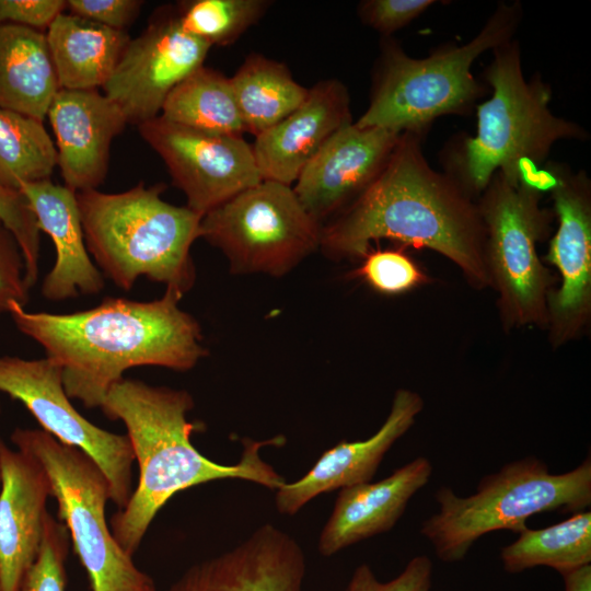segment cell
Here are the masks:
<instances>
[{
	"label": "cell",
	"instance_id": "obj_1",
	"mask_svg": "<svg viewBox=\"0 0 591 591\" xmlns=\"http://www.w3.org/2000/svg\"><path fill=\"white\" fill-rule=\"evenodd\" d=\"M182 297L166 288L153 301L106 298L95 308L66 314L30 312L12 301L8 313L60 366L68 397L96 408L130 368L188 371L207 357L201 327L179 308Z\"/></svg>",
	"mask_w": 591,
	"mask_h": 591
},
{
	"label": "cell",
	"instance_id": "obj_2",
	"mask_svg": "<svg viewBox=\"0 0 591 591\" xmlns=\"http://www.w3.org/2000/svg\"><path fill=\"white\" fill-rule=\"evenodd\" d=\"M421 137L401 135L375 179L321 230L331 259H361L372 241L430 248L453 262L472 287L490 286L477 204L448 173L427 162Z\"/></svg>",
	"mask_w": 591,
	"mask_h": 591
},
{
	"label": "cell",
	"instance_id": "obj_3",
	"mask_svg": "<svg viewBox=\"0 0 591 591\" xmlns=\"http://www.w3.org/2000/svg\"><path fill=\"white\" fill-rule=\"evenodd\" d=\"M100 408L108 419L125 425L139 467L137 487L108 522L114 538L131 557L158 512L179 491L225 478L271 490L286 483L259 454L264 445H277L280 437L245 443L235 464H220L201 454L190 440L198 426L187 420L194 399L185 390L124 378L109 389Z\"/></svg>",
	"mask_w": 591,
	"mask_h": 591
},
{
	"label": "cell",
	"instance_id": "obj_4",
	"mask_svg": "<svg viewBox=\"0 0 591 591\" xmlns=\"http://www.w3.org/2000/svg\"><path fill=\"white\" fill-rule=\"evenodd\" d=\"M485 77L491 96L477 106V128L450 153L448 173L468 194H482L496 173L520 179L541 164L560 140H586L578 124L549 108L551 89L538 76L526 80L519 44L493 49Z\"/></svg>",
	"mask_w": 591,
	"mask_h": 591
},
{
	"label": "cell",
	"instance_id": "obj_5",
	"mask_svg": "<svg viewBox=\"0 0 591 591\" xmlns=\"http://www.w3.org/2000/svg\"><path fill=\"white\" fill-rule=\"evenodd\" d=\"M162 183L107 194L77 192L89 254L103 276L128 291L140 277L184 296L196 279L190 248L202 216L161 198Z\"/></svg>",
	"mask_w": 591,
	"mask_h": 591
},
{
	"label": "cell",
	"instance_id": "obj_6",
	"mask_svg": "<svg viewBox=\"0 0 591 591\" xmlns=\"http://www.w3.org/2000/svg\"><path fill=\"white\" fill-rule=\"evenodd\" d=\"M521 15L519 3H500L470 42L425 58L383 38L369 105L355 124L424 136L437 118L465 114L484 92L472 72L474 61L512 39Z\"/></svg>",
	"mask_w": 591,
	"mask_h": 591
},
{
	"label": "cell",
	"instance_id": "obj_7",
	"mask_svg": "<svg viewBox=\"0 0 591 591\" xmlns=\"http://www.w3.org/2000/svg\"><path fill=\"white\" fill-rule=\"evenodd\" d=\"M438 513L428 518L420 533L447 563L462 560L483 535L510 530L521 533L536 513L561 510L582 511L591 503V461L576 468L552 474L533 456L506 464L480 479L476 493L460 497L449 487L434 495Z\"/></svg>",
	"mask_w": 591,
	"mask_h": 591
},
{
	"label": "cell",
	"instance_id": "obj_8",
	"mask_svg": "<svg viewBox=\"0 0 591 591\" xmlns=\"http://www.w3.org/2000/svg\"><path fill=\"white\" fill-rule=\"evenodd\" d=\"M551 184L547 169L520 179L496 173L477 204L489 281L507 328L547 327L553 279L536 246L549 231L551 213L540 201Z\"/></svg>",
	"mask_w": 591,
	"mask_h": 591
},
{
	"label": "cell",
	"instance_id": "obj_9",
	"mask_svg": "<svg viewBox=\"0 0 591 591\" xmlns=\"http://www.w3.org/2000/svg\"><path fill=\"white\" fill-rule=\"evenodd\" d=\"M11 441L45 470L58 518L88 573L91 591H157L153 579L135 565L112 534L105 515L109 486L96 463L42 429L16 428Z\"/></svg>",
	"mask_w": 591,
	"mask_h": 591
},
{
	"label": "cell",
	"instance_id": "obj_10",
	"mask_svg": "<svg viewBox=\"0 0 591 591\" xmlns=\"http://www.w3.org/2000/svg\"><path fill=\"white\" fill-rule=\"evenodd\" d=\"M322 225L293 188L262 181L202 216L200 237L227 256L233 274L282 277L320 250Z\"/></svg>",
	"mask_w": 591,
	"mask_h": 591
},
{
	"label": "cell",
	"instance_id": "obj_11",
	"mask_svg": "<svg viewBox=\"0 0 591 591\" xmlns=\"http://www.w3.org/2000/svg\"><path fill=\"white\" fill-rule=\"evenodd\" d=\"M0 392L21 402L56 440L86 453L104 473L111 500L119 509L132 489L134 452L127 434L104 430L84 418L71 404L62 384V370L45 357L27 360L0 357Z\"/></svg>",
	"mask_w": 591,
	"mask_h": 591
},
{
	"label": "cell",
	"instance_id": "obj_12",
	"mask_svg": "<svg viewBox=\"0 0 591 591\" xmlns=\"http://www.w3.org/2000/svg\"><path fill=\"white\" fill-rule=\"evenodd\" d=\"M138 129L164 161L186 206L200 216L263 181L252 144L242 136L196 130L160 115Z\"/></svg>",
	"mask_w": 591,
	"mask_h": 591
},
{
	"label": "cell",
	"instance_id": "obj_13",
	"mask_svg": "<svg viewBox=\"0 0 591 591\" xmlns=\"http://www.w3.org/2000/svg\"><path fill=\"white\" fill-rule=\"evenodd\" d=\"M210 48L181 27L175 10H163L129 42L104 94L138 126L160 115L172 90L204 65Z\"/></svg>",
	"mask_w": 591,
	"mask_h": 591
},
{
	"label": "cell",
	"instance_id": "obj_14",
	"mask_svg": "<svg viewBox=\"0 0 591 591\" xmlns=\"http://www.w3.org/2000/svg\"><path fill=\"white\" fill-rule=\"evenodd\" d=\"M558 225L551 240L547 262L560 275V287L548 298L549 337L559 346L577 337L591 312V190L583 172L571 173L558 164L546 167Z\"/></svg>",
	"mask_w": 591,
	"mask_h": 591
},
{
	"label": "cell",
	"instance_id": "obj_15",
	"mask_svg": "<svg viewBox=\"0 0 591 591\" xmlns=\"http://www.w3.org/2000/svg\"><path fill=\"white\" fill-rule=\"evenodd\" d=\"M402 134L355 121L337 130L304 166L292 187L321 225L349 206L379 175Z\"/></svg>",
	"mask_w": 591,
	"mask_h": 591
},
{
	"label": "cell",
	"instance_id": "obj_16",
	"mask_svg": "<svg viewBox=\"0 0 591 591\" xmlns=\"http://www.w3.org/2000/svg\"><path fill=\"white\" fill-rule=\"evenodd\" d=\"M305 554L271 523L233 548L189 567L165 591H303Z\"/></svg>",
	"mask_w": 591,
	"mask_h": 591
},
{
	"label": "cell",
	"instance_id": "obj_17",
	"mask_svg": "<svg viewBox=\"0 0 591 591\" xmlns=\"http://www.w3.org/2000/svg\"><path fill=\"white\" fill-rule=\"evenodd\" d=\"M47 117L65 186L74 193L97 189L107 174L112 141L128 124L120 107L97 89H60Z\"/></svg>",
	"mask_w": 591,
	"mask_h": 591
},
{
	"label": "cell",
	"instance_id": "obj_18",
	"mask_svg": "<svg viewBox=\"0 0 591 591\" xmlns=\"http://www.w3.org/2000/svg\"><path fill=\"white\" fill-rule=\"evenodd\" d=\"M0 475V590L21 591L39 553L51 488L37 460L1 438Z\"/></svg>",
	"mask_w": 591,
	"mask_h": 591
},
{
	"label": "cell",
	"instance_id": "obj_19",
	"mask_svg": "<svg viewBox=\"0 0 591 591\" xmlns=\"http://www.w3.org/2000/svg\"><path fill=\"white\" fill-rule=\"evenodd\" d=\"M352 123L350 96L337 79L317 82L305 101L252 144L263 181L291 186L323 144Z\"/></svg>",
	"mask_w": 591,
	"mask_h": 591
},
{
	"label": "cell",
	"instance_id": "obj_20",
	"mask_svg": "<svg viewBox=\"0 0 591 591\" xmlns=\"http://www.w3.org/2000/svg\"><path fill=\"white\" fill-rule=\"evenodd\" d=\"M422 407L418 393L397 390L380 429L366 440L337 443L322 453L303 477L276 489L277 510L293 515L321 494L371 482L386 452L412 428Z\"/></svg>",
	"mask_w": 591,
	"mask_h": 591
},
{
	"label": "cell",
	"instance_id": "obj_21",
	"mask_svg": "<svg viewBox=\"0 0 591 591\" xmlns=\"http://www.w3.org/2000/svg\"><path fill=\"white\" fill-rule=\"evenodd\" d=\"M431 474L430 461L418 456L383 479L341 488L321 531L318 552L332 556L390 531L412 497L428 484Z\"/></svg>",
	"mask_w": 591,
	"mask_h": 591
},
{
	"label": "cell",
	"instance_id": "obj_22",
	"mask_svg": "<svg viewBox=\"0 0 591 591\" xmlns=\"http://www.w3.org/2000/svg\"><path fill=\"white\" fill-rule=\"evenodd\" d=\"M26 197L39 231L51 239L56 259L42 283V294L51 301L94 296L104 289V276L91 260L76 193L50 178L24 183Z\"/></svg>",
	"mask_w": 591,
	"mask_h": 591
},
{
	"label": "cell",
	"instance_id": "obj_23",
	"mask_svg": "<svg viewBox=\"0 0 591 591\" xmlns=\"http://www.w3.org/2000/svg\"><path fill=\"white\" fill-rule=\"evenodd\" d=\"M60 89L104 86L131 40L126 31L62 12L46 31Z\"/></svg>",
	"mask_w": 591,
	"mask_h": 591
},
{
	"label": "cell",
	"instance_id": "obj_24",
	"mask_svg": "<svg viewBox=\"0 0 591 591\" xmlns=\"http://www.w3.org/2000/svg\"><path fill=\"white\" fill-rule=\"evenodd\" d=\"M59 90L45 32L0 24V108L43 121Z\"/></svg>",
	"mask_w": 591,
	"mask_h": 591
},
{
	"label": "cell",
	"instance_id": "obj_25",
	"mask_svg": "<svg viewBox=\"0 0 591 591\" xmlns=\"http://www.w3.org/2000/svg\"><path fill=\"white\" fill-rule=\"evenodd\" d=\"M230 81L244 131L255 137L296 111L309 93L285 63L254 53Z\"/></svg>",
	"mask_w": 591,
	"mask_h": 591
},
{
	"label": "cell",
	"instance_id": "obj_26",
	"mask_svg": "<svg viewBox=\"0 0 591 591\" xmlns=\"http://www.w3.org/2000/svg\"><path fill=\"white\" fill-rule=\"evenodd\" d=\"M160 116L211 134L243 136L245 132L230 78L204 65L172 90Z\"/></svg>",
	"mask_w": 591,
	"mask_h": 591
},
{
	"label": "cell",
	"instance_id": "obj_27",
	"mask_svg": "<svg viewBox=\"0 0 591 591\" xmlns=\"http://www.w3.org/2000/svg\"><path fill=\"white\" fill-rule=\"evenodd\" d=\"M505 570L517 573L536 566H547L560 575L591 563V512L578 511L551 526L526 528L502 548Z\"/></svg>",
	"mask_w": 591,
	"mask_h": 591
},
{
	"label": "cell",
	"instance_id": "obj_28",
	"mask_svg": "<svg viewBox=\"0 0 591 591\" xmlns=\"http://www.w3.org/2000/svg\"><path fill=\"white\" fill-rule=\"evenodd\" d=\"M57 149L43 121L0 108V183L19 189L50 178Z\"/></svg>",
	"mask_w": 591,
	"mask_h": 591
},
{
	"label": "cell",
	"instance_id": "obj_29",
	"mask_svg": "<svg viewBox=\"0 0 591 591\" xmlns=\"http://www.w3.org/2000/svg\"><path fill=\"white\" fill-rule=\"evenodd\" d=\"M267 0H188L177 5L181 27L210 47L236 42L270 5Z\"/></svg>",
	"mask_w": 591,
	"mask_h": 591
},
{
	"label": "cell",
	"instance_id": "obj_30",
	"mask_svg": "<svg viewBox=\"0 0 591 591\" xmlns=\"http://www.w3.org/2000/svg\"><path fill=\"white\" fill-rule=\"evenodd\" d=\"M355 275L385 296L403 294L429 281L409 255L395 248L370 250Z\"/></svg>",
	"mask_w": 591,
	"mask_h": 591
},
{
	"label": "cell",
	"instance_id": "obj_31",
	"mask_svg": "<svg viewBox=\"0 0 591 591\" xmlns=\"http://www.w3.org/2000/svg\"><path fill=\"white\" fill-rule=\"evenodd\" d=\"M69 540L65 524L48 513L39 553L23 580L21 591H66Z\"/></svg>",
	"mask_w": 591,
	"mask_h": 591
},
{
	"label": "cell",
	"instance_id": "obj_32",
	"mask_svg": "<svg viewBox=\"0 0 591 591\" xmlns=\"http://www.w3.org/2000/svg\"><path fill=\"white\" fill-rule=\"evenodd\" d=\"M0 221L12 232L20 245L25 262V282L31 290L38 277L40 231L23 193L1 183Z\"/></svg>",
	"mask_w": 591,
	"mask_h": 591
},
{
	"label": "cell",
	"instance_id": "obj_33",
	"mask_svg": "<svg viewBox=\"0 0 591 591\" xmlns=\"http://www.w3.org/2000/svg\"><path fill=\"white\" fill-rule=\"evenodd\" d=\"M436 3L433 0H364L358 5V15L366 25L387 38Z\"/></svg>",
	"mask_w": 591,
	"mask_h": 591
},
{
	"label": "cell",
	"instance_id": "obj_34",
	"mask_svg": "<svg viewBox=\"0 0 591 591\" xmlns=\"http://www.w3.org/2000/svg\"><path fill=\"white\" fill-rule=\"evenodd\" d=\"M432 561L425 555L410 559L394 579L381 582L367 564L356 568L346 591H430Z\"/></svg>",
	"mask_w": 591,
	"mask_h": 591
},
{
	"label": "cell",
	"instance_id": "obj_35",
	"mask_svg": "<svg viewBox=\"0 0 591 591\" xmlns=\"http://www.w3.org/2000/svg\"><path fill=\"white\" fill-rule=\"evenodd\" d=\"M30 289L25 282V262L12 232L0 221V314L12 301L25 306Z\"/></svg>",
	"mask_w": 591,
	"mask_h": 591
},
{
	"label": "cell",
	"instance_id": "obj_36",
	"mask_svg": "<svg viewBox=\"0 0 591 591\" xmlns=\"http://www.w3.org/2000/svg\"><path fill=\"white\" fill-rule=\"evenodd\" d=\"M69 13L99 24L126 31L140 13V0H67Z\"/></svg>",
	"mask_w": 591,
	"mask_h": 591
},
{
	"label": "cell",
	"instance_id": "obj_37",
	"mask_svg": "<svg viewBox=\"0 0 591 591\" xmlns=\"http://www.w3.org/2000/svg\"><path fill=\"white\" fill-rule=\"evenodd\" d=\"M65 9V0H0V24L44 32Z\"/></svg>",
	"mask_w": 591,
	"mask_h": 591
},
{
	"label": "cell",
	"instance_id": "obj_38",
	"mask_svg": "<svg viewBox=\"0 0 591 591\" xmlns=\"http://www.w3.org/2000/svg\"><path fill=\"white\" fill-rule=\"evenodd\" d=\"M566 591H591V566L587 565L561 575Z\"/></svg>",
	"mask_w": 591,
	"mask_h": 591
},
{
	"label": "cell",
	"instance_id": "obj_39",
	"mask_svg": "<svg viewBox=\"0 0 591 591\" xmlns=\"http://www.w3.org/2000/svg\"><path fill=\"white\" fill-rule=\"evenodd\" d=\"M0 413H1V404H0ZM0 482H1V475H0Z\"/></svg>",
	"mask_w": 591,
	"mask_h": 591
},
{
	"label": "cell",
	"instance_id": "obj_40",
	"mask_svg": "<svg viewBox=\"0 0 591 591\" xmlns=\"http://www.w3.org/2000/svg\"><path fill=\"white\" fill-rule=\"evenodd\" d=\"M1 591V590H0Z\"/></svg>",
	"mask_w": 591,
	"mask_h": 591
}]
</instances>
